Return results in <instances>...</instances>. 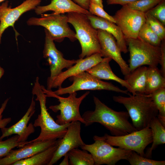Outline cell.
<instances>
[{
    "label": "cell",
    "instance_id": "obj_1",
    "mask_svg": "<svg viewBox=\"0 0 165 165\" xmlns=\"http://www.w3.org/2000/svg\"><path fill=\"white\" fill-rule=\"evenodd\" d=\"M95 105L94 111L85 112L82 117L86 122L85 126L95 123L100 124L108 130L112 136H120L137 130L129 122L127 112L114 110L94 96Z\"/></svg>",
    "mask_w": 165,
    "mask_h": 165
},
{
    "label": "cell",
    "instance_id": "obj_2",
    "mask_svg": "<svg viewBox=\"0 0 165 165\" xmlns=\"http://www.w3.org/2000/svg\"><path fill=\"white\" fill-rule=\"evenodd\" d=\"M112 98L114 101L126 108L133 126L137 130L149 127L151 120L158 114L151 94L136 93L134 95L130 94L128 97L114 96Z\"/></svg>",
    "mask_w": 165,
    "mask_h": 165
},
{
    "label": "cell",
    "instance_id": "obj_3",
    "mask_svg": "<svg viewBox=\"0 0 165 165\" xmlns=\"http://www.w3.org/2000/svg\"><path fill=\"white\" fill-rule=\"evenodd\" d=\"M32 93L33 95H36L35 100L39 101L40 108V113L33 124L34 127H39L41 131L36 138L29 141L39 142L62 138L67 132L70 123L62 125L58 124L51 116L46 108L47 97L38 77L36 78Z\"/></svg>",
    "mask_w": 165,
    "mask_h": 165
},
{
    "label": "cell",
    "instance_id": "obj_4",
    "mask_svg": "<svg viewBox=\"0 0 165 165\" xmlns=\"http://www.w3.org/2000/svg\"><path fill=\"white\" fill-rule=\"evenodd\" d=\"M68 22L72 25L75 31L77 39L80 44L82 52L80 59L97 53H101L97 30L91 25L86 15L78 12L67 13Z\"/></svg>",
    "mask_w": 165,
    "mask_h": 165
},
{
    "label": "cell",
    "instance_id": "obj_5",
    "mask_svg": "<svg viewBox=\"0 0 165 165\" xmlns=\"http://www.w3.org/2000/svg\"><path fill=\"white\" fill-rule=\"evenodd\" d=\"M41 87L47 97H53L58 100L60 103L51 105L49 108L55 112L60 111V114L57 116L56 122L60 125L70 123L74 121H79L85 125L86 122L80 115L79 107L83 100L90 93L88 91L79 97H76V92L69 94L67 97H64L55 94L52 90L46 89L44 86Z\"/></svg>",
    "mask_w": 165,
    "mask_h": 165
},
{
    "label": "cell",
    "instance_id": "obj_6",
    "mask_svg": "<svg viewBox=\"0 0 165 165\" xmlns=\"http://www.w3.org/2000/svg\"><path fill=\"white\" fill-rule=\"evenodd\" d=\"M126 40L130 52L128 65L130 72L142 66L157 67L161 55L160 46L152 45L138 37Z\"/></svg>",
    "mask_w": 165,
    "mask_h": 165
},
{
    "label": "cell",
    "instance_id": "obj_7",
    "mask_svg": "<svg viewBox=\"0 0 165 165\" xmlns=\"http://www.w3.org/2000/svg\"><path fill=\"white\" fill-rule=\"evenodd\" d=\"M40 17H31L27 21L28 26H41L48 32L53 40L60 42L65 38L74 42L77 39L75 33L69 27L67 15L51 14H42Z\"/></svg>",
    "mask_w": 165,
    "mask_h": 165
},
{
    "label": "cell",
    "instance_id": "obj_8",
    "mask_svg": "<svg viewBox=\"0 0 165 165\" xmlns=\"http://www.w3.org/2000/svg\"><path fill=\"white\" fill-rule=\"evenodd\" d=\"M93 139V143L85 144L81 148L91 154L95 165H115L121 160H127L132 151L115 148L107 143L102 136L95 135Z\"/></svg>",
    "mask_w": 165,
    "mask_h": 165
},
{
    "label": "cell",
    "instance_id": "obj_9",
    "mask_svg": "<svg viewBox=\"0 0 165 165\" xmlns=\"http://www.w3.org/2000/svg\"><path fill=\"white\" fill-rule=\"evenodd\" d=\"M102 137L112 146L135 151L144 157L145 149L152 142V131L149 127L122 136H111L105 134Z\"/></svg>",
    "mask_w": 165,
    "mask_h": 165
},
{
    "label": "cell",
    "instance_id": "obj_10",
    "mask_svg": "<svg viewBox=\"0 0 165 165\" xmlns=\"http://www.w3.org/2000/svg\"><path fill=\"white\" fill-rule=\"evenodd\" d=\"M69 80L73 82L71 85L58 88L53 92L60 95L81 90H104L129 94L127 90H122L111 83L102 81L86 71L69 77Z\"/></svg>",
    "mask_w": 165,
    "mask_h": 165
},
{
    "label": "cell",
    "instance_id": "obj_11",
    "mask_svg": "<svg viewBox=\"0 0 165 165\" xmlns=\"http://www.w3.org/2000/svg\"><path fill=\"white\" fill-rule=\"evenodd\" d=\"M44 30L45 38L43 54L49 63L50 70V75L47 80L46 89L51 90V86L54 79L62 72L63 69H68L74 65L77 60L65 59L61 52L57 49L48 31L45 29Z\"/></svg>",
    "mask_w": 165,
    "mask_h": 165
},
{
    "label": "cell",
    "instance_id": "obj_12",
    "mask_svg": "<svg viewBox=\"0 0 165 165\" xmlns=\"http://www.w3.org/2000/svg\"><path fill=\"white\" fill-rule=\"evenodd\" d=\"M126 38H136L146 20L145 13L133 9L127 5L122 6L112 16Z\"/></svg>",
    "mask_w": 165,
    "mask_h": 165
},
{
    "label": "cell",
    "instance_id": "obj_13",
    "mask_svg": "<svg viewBox=\"0 0 165 165\" xmlns=\"http://www.w3.org/2000/svg\"><path fill=\"white\" fill-rule=\"evenodd\" d=\"M81 123L79 121H74L69 124L67 132L61 139L48 165H52L57 163L69 151L74 148H81L86 144L81 136Z\"/></svg>",
    "mask_w": 165,
    "mask_h": 165
},
{
    "label": "cell",
    "instance_id": "obj_14",
    "mask_svg": "<svg viewBox=\"0 0 165 165\" xmlns=\"http://www.w3.org/2000/svg\"><path fill=\"white\" fill-rule=\"evenodd\" d=\"M41 0H26L18 6L11 8L6 1L0 6V45L2 35L6 29L13 26L15 22L24 13L34 9Z\"/></svg>",
    "mask_w": 165,
    "mask_h": 165
},
{
    "label": "cell",
    "instance_id": "obj_15",
    "mask_svg": "<svg viewBox=\"0 0 165 165\" xmlns=\"http://www.w3.org/2000/svg\"><path fill=\"white\" fill-rule=\"evenodd\" d=\"M97 30L101 53L103 57H109L116 61L124 77H127L130 73L129 65L122 57L121 52L115 38L112 35L105 31Z\"/></svg>",
    "mask_w": 165,
    "mask_h": 165
},
{
    "label": "cell",
    "instance_id": "obj_16",
    "mask_svg": "<svg viewBox=\"0 0 165 165\" xmlns=\"http://www.w3.org/2000/svg\"><path fill=\"white\" fill-rule=\"evenodd\" d=\"M61 139L29 143L17 149H12L6 156L0 159V165H12L20 160L31 157L56 144Z\"/></svg>",
    "mask_w": 165,
    "mask_h": 165
},
{
    "label": "cell",
    "instance_id": "obj_17",
    "mask_svg": "<svg viewBox=\"0 0 165 165\" xmlns=\"http://www.w3.org/2000/svg\"><path fill=\"white\" fill-rule=\"evenodd\" d=\"M35 103L33 95L29 107L23 117L16 123L9 127H6L1 129L2 135L0 140L13 134L18 136V141L20 142L27 141L28 137L35 132L34 127L32 123L28 126L31 118L35 113Z\"/></svg>",
    "mask_w": 165,
    "mask_h": 165
},
{
    "label": "cell",
    "instance_id": "obj_18",
    "mask_svg": "<svg viewBox=\"0 0 165 165\" xmlns=\"http://www.w3.org/2000/svg\"><path fill=\"white\" fill-rule=\"evenodd\" d=\"M103 58L101 53H97L78 59L74 65L62 72L54 79L51 86V89L61 87L62 83L67 78L86 72L101 62Z\"/></svg>",
    "mask_w": 165,
    "mask_h": 165
},
{
    "label": "cell",
    "instance_id": "obj_19",
    "mask_svg": "<svg viewBox=\"0 0 165 165\" xmlns=\"http://www.w3.org/2000/svg\"><path fill=\"white\" fill-rule=\"evenodd\" d=\"M87 16L94 28L105 31L114 36L121 52L126 53L128 52L126 39L118 25L114 23L92 14Z\"/></svg>",
    "mask_w": 165,
    "mask_h": 165
},
{
    "label": "cell",
    "instance_id": "obj_20",
    "mask_svg": "<svg viewBox=\"0 0 165 165\" xmlns=\"http://www.w3.org/2000/svg\"><path fill=\"white\" fill-rule=\"evenodd\" d=\"M34 10L37 15H42L50 11H53L57 14L76 12L86 15L91 14L88 10L82 8L72 0H52L49 4L38 6Z\"/></svg>",
    "mask_w": 165,
    "mask_h": 165
},
{
    "label": "cell",
    "instance_id": "obj_21",
    "mask_svg": "<svg viewBox=\"0 0 165 165\" xmlns=\"http://www.w3.org/2000/svg\"><path fill=\"white\" fill-rule=\"evenodd\" d=\"M112 59L109 57L104 58L103 60L86 72L100 79L115 81L125 87L129 92L134 95L136 93L124 79L116 76L113 72L109 64Z\"/></svg>",
    "mask_w": 165,
    "mask_h": 165
},
{
    "label": "cell",
    "instance_id": "obj_22",
    "mask_svg": "<svg viewBox=\"0 0 165 165\" xmlns=\"http://www.w3.org/2000/svg\"><path fill=\"white\" fill-rule=\"evenodd\" d=\"M148 67L140 66L132 72L125 79L136 93L145 94Z\"/></svg>",
    "mask_w": 165,
    "mask_h": 165
},
{
    "label": "cell",
    "instance_id": "obj_23",
    "mask_svg": "<svg viewBox=\"0 0 165 165\" xmlns=\"http://www.w3.org/2000/svg\"><path fill=\"white\" fill-rule=\"evenodd\" d=\"M60 140L45 150L29 158L17 161L12 165H48L57 149Z\"/></svg>",
    "mask_w": 165,
    "mask_h": 165
},
{
    "label": "cell",
    "instance_id": "obj_24",
    "mask_svg": "<svg viewBox=\"0 0 165 165\" xmlns=\"http://www.w3.org/2000/svg\"><path fill=\"white\" fill-rule=\"evenodd\" d=\"M149 127L152 133V145L145 153V156L148 158H151L152 151L158 145L165 143V127L160 122L157 117L151 120Z\"/></svg>",
    "mask_w": 165,
    "mask_h": 165
},
{
    "label": "cell",
    "instance_id": "obj_25",
    "mask_svg": "<svg viewBox=\"0 0 165 165\" xmlns=\"http://www.w3.org/2000/svg\"><path fill=\"white\" fill-rule=\"evenodd\" d=\"M165 88V77L157 67H148L145 88V94H152L160 88Z\"/></svg>",
    "mask_w": 165,
    "mask_h": 165
},
{
    "label": "cell",
    "instance_id": "obj_26",
    "mask_svg": "<svg viewBox=\"0 0 165 165\" xmlns=\"http://www.w3.org/2000/svg\"><path fill=\"white\" fill-rule=\"evenodd\" d=\"M78 148L72 149L68 153L69 165H94L92 156L86 150Z\"/></svg>",
    "mask_w": 165,
    "mask_h": 165
},
{
    "label": "cell",
    "instance_id": "obj_27",
    "mask_svg": "<svg viewBox=\"0 0 165 165\" xmlns=\"http://www.w3.org/2000/svg\"><path fill=\"white\" fill-rule=\"evenodd\" d=\"M153 101L158 111V119L165 127V88L159 89L152 94Z\"/></svg>",
    "mask_w": 165,
    "mask_h": 165
},
{
    "label": "cell",
    "instance_id": "obj_28",
    "mask_svg": "<svg viewBox=\"0 0 165 165\" xmlns=\"http://www.w3.org/2000/svg\"><path fill=\"white\" fill-rule=\"evenodd\" d=\"M138 38L154 46H160L162 40L152 30L146 21L142 26L138 33Z\"/></svg>",
    "mask_w": 165,
    "mask_h": 165
},
{
    "label": "cell",
    "instance_id": "obj_29",
    "mask_svg": "<svg viewBox=\"0 0 165 165\" xmlns=\"http://www.w3.org/2000/svg\"><path fill=\"white\" fill-rule=\"evenodd\" d=\"M18 136L15 135L2 141L0 140V159L6 156L14 148L20 147L29 143V141L20 142L18 141Z\"/></svg>",
    "mask_w": 165,
    "mask_h": 165
},
{
    "label": "cell",
    "instance_id": "obj_30",
    "mask_svg": "<svg viewBox=\"0 0 165 165\" xmlns=\"http://www.w3.org/2000/svg\"><path fill=\"white\" fill-rule=\"evenodd\" d=\"M131 165H165V161H157L141 156L132 151L127 160Z\"/></svg>",
    "mask_w": 165,
    "mask_h": 165
},
{
    "label": "cell",
    "instance_id": "obj_31",
    "mask_svg": "<svg viewBox=\"0 0 165 165\" xmlns=\"http://www.w3.org/2000/svg\"><path fill=\"white\" fill-rule=\"evenodd\" d=\"M145 16L146 21L152 30L160 37L162 40L165 39V25L148 12L145 13Z\"/></svg>",
    "mask_w": 165,
    "mask_h": 165
},
{
    "label": "cell",
    "instance_id": "obj_32",
    "mask_svg": "<svg viewBox=\"0 0 165 165\" xmlns=\"http://www.w3.org/2000/svg\"><path fill=\"white\" fill-rule=\"evenodd\" d=\"M163 0H139L127 5L129 7L145 13L154 7Z\"/></svg>",
    "mask_w": 165,
    "mask_h": 165
},
{
    "label": "cell",
    "instance_id": "obj_33",
    "mask_svg": "<svg viewBox=\"0 0 165 165\" xmlns=\"http://www.w3.org/2000/svg\"><path fill=\"white\" fill-rule=\"evenodd\" d=\"M148 12L165 25V0H162Z\"/></svg>",
    "mask_w": 165,
    "mask_h": 165
},
{
    "label": "cell",
    "instance_id": "obj_34",
    "mask_svg": "<svg viewBox=\"0 0 165 165\" xmlns=\"http://www.w3.org/2000/svg\"><path fill=\"white\" fill-rule=\"evenodd\" d=\"M88 10L92 15L105 19L115 24L116 23L113 16L107 13L104 10L103 8L98 5L90 3Z\"/></svg>",
    "mask_w": 165,
    "mask_h": 165
},
{
    "label": "cell",
    "instance_id": "obj_35",
    "mask_svg": "<svg viewBox=\"0 0 165 165\" xmlns=\"http://www.w3.org/2000/svg\"><path fill=\"white\" fill-rule=\"evenodd\" d=\"M161 55L159 64L160 65V72L165 77V39L162 40L160 46Z\"/></svg>",
    "mask_w": 165,
    "mask_h": 165
},
{
    "label": "cell",
    "instance_id": "obj_36",
    "mask_svg": "<svg viewBox=\"0 0 165 165\" xmlns=\"http://www.w3.org/2000/svg\"><path fill=\"white\" fill-rule=\"evenodd\" d=\"M139 0H107L108 5L119 4L122 6Z\"/></svg>",
    "mask_w": 165,
    "mask_h": 165
},
{
    "label": "cell",
    "instance_id": "obj_37",
    "mask_svg": "<svg viewBox=\"0 0 165 165\" xmlns=\"http://www.w3.org/2000/svg\"><path fill=\"white\" fill-rule=\"evenodd\" d=\"M72 0L83 9L88 10H89L90 4L89 0Z\"/></svg>",
    "mask_w": 165,
    "mask_h": 165
},
{
    "label": "cell",
    "instance_id": "obj_38",
    "mask_svg": "<svg viewBox=\"0 0 165 165\" xmlns=\"http://www.w3.org/2000/svg\"><path fill=\"white\" fill-rule=\"evenodd\" d=\"M2 115L0 116V129L6 127L12 120L10 117L2 119Z\"/></svg>",
    "mask_w": 165,
    "mask_h": 165
},
{
    "label": "cell",
    "instance_id": "obj_39",
    "mask_svg": "<svg viewBox=\"0 0 165 165\" xmlns=\"http://www.w3.org/2000/svg\"><path fill=\"white\" fill-rule=\"evenodd\" d=\"M64 158L61 161V162L60 163V165H69V160L68 156V154H65L64 156Z\"/></svg>",
    "mask_w": 165,
    "mask_h": 165
},
{
    "label": "cell",
    "instance_id": "obj_40",
    "mask_svg": "<svg viewBox=\"0 0 165 165\" xmlns=\"http://www.w3.org/2000/svg\"><path fill=\"white\" fill-rule=\"evenodd\" d=\"M9 100V98H7L2 104L0 108V116L2 115L4 110L5 109Z\"/></svg>",
    "mask_w": 165,
    "mask_h": 165
},
{
    "label": "cell",
    "instance_id": "obj_41",
    "mask_svg": "<svg viewBox=\"0 0 165 165\" xmlns=\"http://www.w3.org/2000/svg\"><path fill=\"white\" fill-rule=\"evenodd\" d=\"M90 3L98 5L103 8V1L102 0H89Z\"/></svg>",
    "mask_w": 165,
    "mask_h": 165
},
{
    "label": "cell",
    "instance_id": "obj_42",
    "mask_svg": "<svg viewBox=\"0 0 165 165\" xmlns=\"http://www.w3.org/2000/svg\"><path fill=\"white\" fill-rule=\"evenodd\" d=\"M4 73V70L0 65V79L3 75Z\"/></svg>",
    "mask_w": 165,
    "mask_h": 165
},
{
    "label": "cell",
    "instance_id": "obj_43",
    "mask_svg": "<svg viewBox=\"0 0 165 165\" xmlns=\"http://www.w3.org/2000/svg\"><path fill=\"white\" fill-rule=\"evenodd\" d=\"M6 0H0V3L1 2H2L4 1H5Z\"/></svg>",
    "mask_w": 165,
    "mask_h": 165
},
{
    "label": "cell",
    "instance_id": "obj_44",
    "mask_svg": "<svg viewBox=\"0 0 165 165\" xmlns=\"http://www.w3.org/2000/svg\"></svg>",
    "mask_w": 165,
    "mask_h": 165
}]
</instances>
